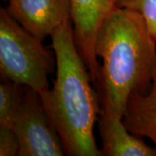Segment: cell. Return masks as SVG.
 I'll return each mask as SVG.
<instances>
[{
    "label": "cell",
    "instance_id": "obj_1",
    "mask_svg": "<svg viewBox=\"0 0 156 156\" xmlns=\"http://www.w3.org/2000/svg\"><path fill=\"white\" fill-rule=\"evenodd\" d=\"M95 54L101 60L95 85L101 111L122 120L132 95H145L156 70V43L144 17L115 8L101 24Z\"/></svg>",
    "mask_w": 156,
    "mask_h": 156
},
{
    "label": "cell",
    "instance_id": "obj_2",
    "mask_svg": "<svg viewBox=\"0 0 156 156\" xmlns=\"http://www.w3.org/2000/svg\"><path fill=\"white\" fill-rule=\"evenodd\" d=\"M50 37L56 75L52 89L41 97L45 109L67 155L102 156L94 134L100 102L76 44L72 21L57 29Z\"/></svg>",
    "mask_w": 156,
    "mask_h": 156
},
{
    "label": "cell",
    "instance_id": "obj_3",
    "mask_svg": "<svg viewBox=\"0 0 156 156\" xmlns=\"http://www.w3.org/2000/svg\"><path fill=\"white\" fill-rule=\"evenodd\" d=\"M56 68L55 52L0 8V74L2 80L26 85L41 97L50 91L49 75Z\"/></svg>",
    "mask_w": 156,
    "mask_h": 156
},
{
    "label": "cell",
    "instance_id": "obj_4",
    "mask_svg": "<svg viewBox=\"0 0 156 156\" xmlns=\"http://www.w3.org/2000/svg\"><path fill=\"white\" fill-rule=\"evenodd\" d=\"M11 127L19 141V156L66 154L41 95L28 86L25 87L22 103Z\"/></svg>",
    "mask_w": 156,
    "mask_h": 156
},
{
    "label": "cell",
    "instance_id": "obj_5",
    "mask_svg": "<svg viewBox=\"0 0 156 156\" xmlns=\"http://www.w3.org/2000/svg\"><path fill=\"white\" fill-rule=\"evenodd\" d=\"M5 10L23 28L41 41L71 21L70 0H9Z\"/></svg>",
    "mask_w": 156,
    "mask_h": 156
},
{
    "label": "cell",
    "instance_id": "obj_6",
    "mask_svg": "<svg viewBox=\"0 0 156 156\" xmlns=\"http://www.w3.org/2000/svg\"><path fill=\"white\" fill-rule=\"evenodd\" d=\"M98 129L102 156H156V147L147 144L141 137L129 132L122 120L100 112Z\"/></svg>",
    "mask_w": 156,
    "mask_h": 156
},
{
    "label": "cell",
    "instance_id": "obj_7",
    "mask_svg": "<svg viewBox=\"0 0 156 156\" xmlns=\"http://www.w3.org/2000/svg\"><path fill=\"white\" fill-rule=\"evenodd\" d=\"M71 21L76 45L83 52L95 50L101 24L115 6L112 0H70Z\"/></svg>",
    "mask_w": 156,
    "mask_h": 156
},
{
    "label": "cell",
    "instance_id": "obj_8",
    "mask_svg": "<svg viewBox=\"0 0 156 156\" xmlns=\"http://www.w3.org/2000/svg\"><path fill=\"white\" fill-rule=\"evenodd\" d=\"M122 122L129 132L150 139L156 147V70L147 94L130 95Z\"/></svg>",
    "mask_w": 156,
    "mask_h": 156
},
{
    "label": "cell",
    "instance_id": "obj_9",
    "mask_svg": "<svg viewBox=\"0 0 156 156\" xmlns=\"http://www.w3.org/2000/svg\"><path fill=\"white\" fill-rule=\"evenodd\" d=\"M26 85L3 80L0 84V125H10L22 103Z\"/></svg>",
    "mask_w": 156,
    "mask_h": 156
},
{
    "label": "cell",
    "instance_id": "obj_10",
    "mask_svg": "<svg viewBox=\"0 0 156 156\" xmlns=\"http://www.w3.org/2000/svg\"><path fill=\"white\" fill-rule=\"evenodd\" d=\"M116 8L138 13L144 17L153 40L156 43V0H112Z\"/></svg>",
    "mask_w": 156,
    "mask_h": 156
},
{
    "label": "cell",
    "instance_id": "obj_11",
    "mask_svg": "<svg viewBox=\"0 0 156 156\" xmlns=\"http://www.w3.org/2000/svg\"><path fill=\"white\" fill-rule=\"evenodd\" d=\"M19 141L13 128L10 125H0V155H19Z\"/></svg>",
    "mask_w": 156,
    "mask_h": 156
},
{
    "label": "cell",
    "instance_id": "obj_12",
    "mask_svg": "<svg viewBox=\"0 0 156 156\" xmlns=\"http://www.w3.org/2000/svg\"><path fill=\"white\" fill-rule=\"evenodd\" d=\"M5 1H9V0H5Z\"/></svg>",
    "mask_w": 156,
    "mask_h": 156
}]
</instances>
